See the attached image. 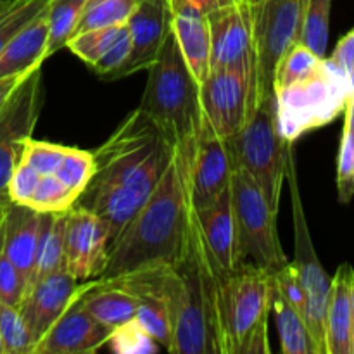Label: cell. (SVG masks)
<instances>
[{
    "instance_id": "32",
    "label": "cell",
    "mask_w": 354,
    "mask_h": 354,
    "mask_svg": "<svg viewBox=\"0 0 354 354\" xmlns=\"http://www.w3.org/2000/svg\"><path fill=\"white\" fill-rule=\"evenodd\" d=\"M322 61H324V57L317 55L310 47L297 41L280 59L279 68H277L275 73L273 90L283 88V86L290 85V83H296L299 80L306 78L311 73L317 71Z\"/></svg>"
},
{
    "instance_id": "14",
    "label": "cell",
    "mask_w": 354,
    "mask_h": 354,
    "mask_svg": "<svg viewBox=\"0 0 354 354\" xmlns=\"http://www.w3.org/2000/svg\"><path fill=\"white\" fill-rule=\"evenodd\" d=\"M111 239L97 214L82 206L69 207L64 228V272L78 282L99 279L107 265Z\"/></svg>"
},
{
    "instance_id": "43",
    "label": "cell",
    "mask_w": 354,
    "mask_h": 354,
    "mask_svg": "<svg viewBox=\"0 0 354 354\" xmlns=\"http://www.w3.org/2000/svg\"><path fill=\"white\" fill-rule=\"evenodd\" d=\"M328 59H330L337 68H341L346 75H349V71H351L354 66V30L346 33L344 37L337 41L334 52H332V55Z\"/></svg>"
},
{
    "instance_id": "35",
    "label": "cell",
    "mask_w": 354,
    "mask_h": 354,
    "mask_svg": "<svg viewBox=\"0 0 354 354\" xmlns=\"http://www.w3.org/2000/svg\"><path fill=\"white\" fill-rule=\"evenodd\" d=\"M47 6L48 0H14L12 7L0 17V52Z\"/></svg>"
},
{
    "instance_id": "39",
    "label": "cell",
    "mask_w": 354,
    "mask_h": 354,
    "mask_svg": "<svg viewBox=\"0 0 354 354\" xmlns=\"http://www.w3.org/2000/svg\"><path fill=\"white\" fill-rule=\"evenodd\" d=\"M270 277H272L273 287L282 294L283 299L290 306L296 308L303 315L304 320H306V294H304L303 286H301L299 275H297V270L294 266V263L289 261L279 272H275Z\"/></svg>"
},
{
    "instance_id": "33",
    "label": "cell",
    "mask_w": 354,
    "mask_h": 354,
    "mask_svg": "<svg viewBox=\"0 0 354 354\" xmlns=\"http://www.w3.org/2000/svg\"><path fill=\"white\" fill-rule=\"evenodd\" d=\"M0 337L3 354H33L35 339L17 306L0 303Z\"/></svg>"
},
{
    "instance_id": "48",
    "label": "cell",
    "mask_w": 354,
    "mask_h": 354,
    "mask_svg": "<svg viewBox=\"0 0 354 354\" xmlns=\"http://www.w3.org/2000/svg\"><path fill=\"white\" fill-rule=\"evenodd\" d=\"M12 3H14V0H0V17H2L3 14L10 9V7H12Z\"/></svg>"
},
{
    "instance_id": "21",
    "label": "cell",
    "mask_w": 354,
    "mask_h": 354,
    "mask_svg": "<svg viewBox=\"0 0 354 354\" xmlns=\"http://www.w3.org/2000/svg\"><path fill=\"white\" fill-rule=\"evenodd\" d=\"M196 216L213 261L223 273H232L241 265V258L230 187L213 204L196 211Z\"/></svg>"
},
{
    "instance_id": "38",
    "label": "cell",
    "mask_w": 354,
    "mask_h": 354,
    "mask_svg": "<svg viewBox=\"0 0 354 354\" xmlns=\"http://www.w3.org/2000/svg\"><path fill=\"white\" fill-rule=\"evenodd\" d=\"M107 344L116 353H156L159 346L142 330L137 322L131 320L114 328Z\"/></svg>"
},
{
    "instance_id": "29",
    "label": "cell",
    "mask_w": 354,
    "mask_h": 354,
    "mask_svg": "<svg viewBox=\"0 0 354 354\" xmlns=\"http://www.w3.org/2000/svg\"><path fill=\"white\" fill-rule=\"evenodd\" d=\"M86 0H48L47 59L64 48L75 37Z\"/></svg>"
},
{
    "instance_id": "18",
    "label": "cell",
    "mask_w": 354,
    "mask_h": 354,
    "mask_svg": "<svg viewBox=\"0 0 354 354\" xmlns=\"http://www.w3.org/2000/svg\"><path fill=\"white\" fill-rule=\"evenodd\" d=\"M80 283L64 270L35 279L24 290L19 311L35 339V346L45 332L64 313L75 296Z\"/></svg>"
},
{
    "instance_id": "50",
    "label": "cell",
    "mask_w": 354,
    "mask_h": 354,
    "mask_svg": "<svg viewBox=\"0 0 354 354\" xmlns=\"http://www.w3.org/2000/svg\"><path fill=\"white\" fill-rule=\"evenodd\" d=\"M348 80H349V90H351V93H354V66L351 71H349Z\"/></svg>"
},
{
    "instance_id": "16",
    "label": "cell",
    "mask_w": 354,
    "mask_h": 354,
    "mask_svg": "<svg viewBox=\"0 0 354 354\" xmlns=\"http://www.w3.org/2000/svg\"><path fill=\"white\" fill-rule=\"evenodd\" d=\"M127 26L130 33V55L113 80L127 78L144 69L147 71L154 64L171 30L168 0H138Z\"/></svg>"
},
{
    "instance_id": "3",
    "label": "cell",
    "mask_w": 354,
    "mask_h": 354,
    "mask_svg": "<svg viewBox=\"0 0 354 354\" xmlns=\"http://www.w3.org/2000/svg\"><path fill=\"white\" fill-rule=\"evenodd\" d=\"M182 290L171 313L173 342L169 353L220 354L218 349V286L228 275L216 266L204 242L192 207L187 251L176 263Z\"/></svg>"
},
{
    "instance_id": "7",
    "label": "cell",
    "mask_w": 354,
    "mask_h": 354,
    "mask_svg": "<svg viewBox=\"0 0 354 354\" xmlns=\"http://www.w3.org/2000/svg\"><path fill=\"white\" fill-rule=\"evenodd\" d=\"M270 273L241 263L218 286V349L220 354H244L249 339L268 325Z\"/></svg>"
},
{
    "instance_id": "17",
    "label": "cell",
    "mask_w": 354,
    "mask_h": 354,
    "mask_svg": "<svg viewBox=\"0 0 354 354\" xmlns=\"http://www.w3.org/2000/svg\"><path fill=\"white\" fill-rule=\"evenodd\" d=\"M113 328L99 324L80 301V289L64 313L37 342L33 354H86L109 342Z\"/></svg>"
},
{
    "instance_id": "2",
    "label": "cell",
    "mask_w": 354,
    "mask_h": 354,
    "mask_svg": "<svg viewBox=\"0 0 354 354\" xmlns=\"http://www.w3.org/2000/svg\"><path fill=\"white\" fill-rule=\"evenodd\" d=\"M194 151L196 147H175L154 192L111 244L99 279L123 275L147 263H180L187 251L192 216L189 169Z\"/></svg>"
},
{
    "instance_id": "4",
    "label": "cell",
    "mask_w": 354,
    "mask_h": 354,
    "mask_svg": "<svg viewBox=\"0 0 354 354\" xmlns=\"http://www.w3.org/2000/svg\"><path fill=\"white\" fill-rule=\"evenodd\" d=\"M147 73L138 107L165 131L176 149L196 147L204 121L199 82L190 73L171 30Z\"/></svg>"
},
{
    "instance_id": "11",
    "label": "cell",
    "mask_w": 354,
    "mask_h": 354,
    "mask_svg": "<svg viewBox=\"0 0 354 354\" xmlns=\"http://www.w3.org/2000/svg\"><path fill=\"white\" fill-rule=\"evenodd\" d=\"M41 102V66H37L24 76L0 116V197H7L10 175L23 159L28 140L33 137Z\"/></svg>"
},
{
    "instance_id": "41",
    "label": "cell",
    "mask_w": 354,
    "mask_h": 354,
    "mask_svg": "<svg viewBox=\"0 0 354 354\" xmlns=\"http://www.w3.org/2000/svg\"><path fill=\"white\" fill-rule=\"evenodd\" d=\"M38 182H40V173L21 159V162L10 175L9 185H7V197H9L10 203L28 206Z\"/></svg>"
},
{
    "instance_id": "45",
    "label": "cell",
    "mask_w": 354,
    "mask_h": 354,
    "mask_svg": "<svg viewBox=\"0 0 354 354\" xmlns=\"http://www.w3.org/2000/svg\"><path fill=\"white\" fill-rule=\"evenodd\" d=\"M28 73H24V75L6 76V78H0V116H2V113L6 111V107H7V104H9L10 97L14 95L16 88L19 86V83L23 82L24 76H26Z\"/></svg>"
},
{
    "instance_id": "13",
    "label": "cell",
    "mask_w": 354,
    "mask_h": 354,
    "mask_svg": "<svg viewBox=\"0 0 354 354\" xmlns=\"http://www.w3.org/2000/svg\"><path fill=\"white\" fill-rule=\"evenodd\" d=\"M207 21L211 31L209 68L244 73L256 86L252 3L248 0H235L230 6L207 14Z\"/></svg>"
},
{
    "instance_id": "42",
    "label": "cell",
    "mask_w": 354,
    "mask_h": 354,
    "mask_svg": "<svg viewBox=\"0 0 354 354\" xmlns=\"http://www.w3.org/2000/svg\"><path fill=\"white\" fill-rule=\"evenodd\" d=\"M24 280L10 259L3 254L0 244V303L19 306L24 296Z\"/></svg>"
},
{
    "instance_id": "19",
    "label": "cell",
    "mask_w": 354,
    "mask_h": 354,
    "mask_svg": "<svg viewBox=\"0 0 354 354\" xmlns=\"http://www.w3.org/2000/svg\"><path fill=\"white\" fill-rule=\"evenodd\" d=\"M66 48L90 66L100 78L111 82L130 55V33L127 24L93 28L76 33Z\"/></svg>"
},
{
    "instance_id": "30",
    "label": "cell",
    "mask_w": 354,
    "mask_h": 354,
    "mask_svg": "<svg viewBox=\"0 0 354 354\" xmlns=\"http://www.w3.org/2000/svg\"><path fill=\"white\" fill-rule=\"evenodd\" d=\"M137 3L138 0H86L76 33L93 28L127 24Z\"/></svg>"
},
{
    "instance_id": "52",
    "label": "cell",
    "mask_w": 354,
    "mask_h": 354,
    "mask_svg": "<svg viewBox=\"0 0 354 354\" xmlns=\"http://www.w3.org/2000/svg\"><path fill=\"white\" fill-rule=\"evenodd\" d=\"M248 2H251V3H256V2H258V0H248Z\"/></svg>"
},
{
    "instance_id": "24",
    "label": "cell",
    "mask_w": 354,
    "mask_h": 354,
    "mask_svg": "<svg viewBox=\"0 0 354 354\" xmlns=\"http://www.w3.org/2000/svg\"><path fill=\"white\" fill-rule=\"evenodd\" d=\"M171 31L190 73L201 83L211 69V31L207 14L196 9L171 10Z\"/></svg>"
},
{
    "instance_id": "25",
    "label": "cell",
    "mask_w": 354,
    "mask_h": 354,
    "mask_svg": "<svg viewBox=\"0 0 354 354\" xmlns=\"http://www.w3.org/2000/svg\"><path fill=\"white\" fill-rule=\"evenodd\" d=\"M47 7L0 52V78L24 75L47 59Z\"/></svg>"
},
{
    "instance_id": "23",
    "label": "cell",
    "mask_w": 354,
    "mask_h": 354,
    "mask_svg": "<svg viewBox=\"0 0 354 354\" xmlns=\"http://www.w3.org/2000/svg\"><path fill=\"white\" fill-rule=\"evenodd\" d=\"M80 301L99 324L113 330L135 320L137 301L133 294L111 279H92L80 283Z\"/></svg>"
},
{
    "instance_id": "37",
    "label": "cell",
    "mask_w": 354,
    "mask_h": 354,
    "mask_svg": "<svg viewBox=\"0 0 354 354\" xmlns=\"http://www.w3.org/2000/svg\"><path fill=\"white\" fill-rule=\"evenodd\" d=\"M69 147H66V145L35 140L31 137L28 140L26 149H24L23 161H26L40 175H48V173L57 171Z\"/></svg>"
},
{
    "instance_id": "6",
    "label": "cell",
    "mask_w": 354,
    "mask_h": 354,
    "mask_svg": "<svg viewBox=\"0 0 354 354\" xmlns=\"http://www.w3.org/2000/svg\"><path fill=\"white\" fill-rule=\"evenodd\" d=\"M351 90L348 75L324 57L317 71L275 90L280 133L289 142L332 123L346 109Z\"/></svg>"
},
{
    "instance_id": "51",
    "label": "cell",
    "mask_w": 354,
    "mask_h": 354,
    "mask_svg": "<svg viewBox=\"0 0 354 354\" xmlns=\"http://www.w3.org/2000/svg\"><path fill=\"white\" fill-rule=\"evenodd\" d=\"M0 354H3V348H2V337H0Z\"/></svg>"
},
{
    "instance_id": "47",
    "label": "cell",
    "mask_w": 354,
    "mask_h": 354,
    "mask_svg": "<svg viewBox=\"0 0 354 354\" xmlns=\"http://www.w3.org/2000/svg\"><path fill=\"white\" fill-rule=\"evenodd\" d=\"M9 197H0V232H2V223H3V216H6V209L7 204H9Z\"/></svg>"
},
{
    "instance_id": "5",
    "label": "cell",
    "mask_w": 354,
    "mask_h": 354,
    "mask_svg": "<svg viewBox=\"0 0 354 354\" xmlns=\"http://www.w3.org/2000/svg\"><path fill=\"white\" fill-rule=\"evenodd\" d=\"M225 144L230 154L232 169H244L258 183L270 207L279 213L287 156L292 142L286 140L280 133L275 95L259 100L244 127Z\"/></svg>"
},
{
    "instance_id": "10",
    "label": "cell",
    "mask_w": 354,
    "mask_h": 354,
    "mask_svg": "<svg viewBox=\"0 0 354 354\" xmlns=\"http://www.w3.org/2000/svg\"><path fill=\"white\" fill-rule=\"evenodd\" d=\"M286 178L289 182L290 201H292V223H294V266L299 275L301 286L306 294V325L313 341L315 353L327 354L325 351V317H327L328 294H330L332 279L322 266L311 241L304 214L301 190L297 185L296 165H294L292 149L287 156Z\"/></svg>"
},
{
    "instance_id": "9",
    "label": "cell",
    "mask_w": 354,
    "mask_h": 354,
    "mask_svg": "<svg viewBox=\"0 0 354 354\" xmlns=\"http://www.w3.org/2000/svg\"><path fill=\"white\" fill-rule=\"evenodd\" d=\"M304 10L306 0H258L252 3L258 104L265 97L275 95L277 68L286 52L301 41Z\"/></svg>"
},
{
    "instance_id": "46",
    "label": "cell",
    "mask_w": 354,
    "mask_h": 354,
    "mask_svg": "<svg viewBox=\"0 0 354 354\" xmlns=\"http://www.w3.org/2000/svg\"><path fill=\"white\" fill-rule=\"evenodd\" d=\"M346 120H344V133H348L349 137L353 138L354 142V93H351L348 99V102H346Z\"/></svg>"
},
{
    "instance_id": "40",
    "label": "cell",
    "mask_w": 354,
    "mask_h": 354,
    "mask_svg": "<svg viewBox=\"0 0 354 354\" xmlns=\"http://www.w3.org/2000/svg\"><path fill=\"white\" fill-rule=\"evenodd\" d=\"M337 192L342 204L349 203L354 196V142L344 131L337 156Z\"/></svg>"
},
{
    "instance_id": "20",
    "label": "cell",
    "mask_w": 354,
    "mask_h": 354,
    "mask_svg": "<svg viewBox=\"0 0 354 354\" xmlns=\"http://www.w3.org/2000/svg\"><path fill=\"white\" fill-rule=\"evenodd\" d=\"M41 228V213L30 206L9 203L3 216L0 244L28 287L35 268L38 237ZM26 290V289H24Z\"/></svg>"
},
{
    "instance_id": "12",
    "label": "cell",
    "mask_w": 354,
    "mask_h": 354,
    "mask_svg": "<svg viewBox=\"0 0 354 354\" xmlns=\"http://www.w3.org/2000/svg\"><path fill=\"white\" fill-rule=\"evenodd\" d=\"M203 114L223 140L234 137L258 106L256 86L244 73L211 69L199 83Z\"/></svg>"
},
{
    "instance_id": "27",
    "label": "cell",
    "mask_w": 354,
    "mask_h": 354,
    "mask_svg": "<svg viewBox=\"0 0 354 354\" xmlns=\"http://www.w3.org/2000/svg\"><path fill=\"white\" fill-rule=\"evenodd\" d=\"M66 213H41V228L38 237L37 256H35V279L50 273L64 270V228H66ZM28 283V286H30Z\"/></svg>"
},
{
    "instance_id": "49",
    "label": "cell",
    "mask_w": 354,
    "mask_h": 354,
    "mask_svg": "<svg viewBox=\"0 0 354 354\" xmlns=\"http://www.w3.org/2000/svg\"><path fill=\"white\" fill-rule=\"evenodd\" d=\"M351 310H353V342H354V280L351 286Z\"/></svg>"
},
{
    "instance_id": "15",
    "label": "cell",
    "mask_w": 354,
    "mask_h": 354,
    "mask_svg": "<svg viewBox=\"0 0 354 354\" xmlns=\"http://www.w3.org/2000/svg\"><path fill=\"white\" fill-rule=\"evenodd\" d=\"M232 161L227 144L204 118L189 169L190 204L196 211L213 204L230 187Z\"/></svg>"
},
{
    "instance_id": "8",
    "label": "cell",
    "mask_w": 354,
    "mask_h": 354,
    "mask_svg": "<svg viewBox=\"0 0 354 354\" xmlns=\"http://www.w3.org/2000/svg\"><path fill=\"white\" fill-rule=\"evenodd\" d=\"M230 192L241 263L254 265L273 275L289 263L277 232V213L244 169L232 171Z\"/></svg>"
},
{
    "instance_id": "31",
    "label": "cell",
    "mask_w": 354,
    "mask_h": 354,
    "mask_svg": "<svg viewBox=\"0 0 354 354\" xmlns=\"http://www.w3.org/2000/svg\"><path fill=\"white\" fill-rule=\"evenodd\" d=\"M330 9L332 0H306L301 44L310 47L320 57H327Z\"/></svg>"
},
{
    "instance_id": "1",
    "label": "cell",
    "mask_w": 354,
    "mask_h": 354,
    "mask_svg": "<svg viewBox=\"0 0 354 354\" xmlns=\"http://www.w3.org/2000/svg\"><path fill=\"white\" fill-rule=\"evenodd\" d=\"M173 152L171 140L140 107L92 152L93 175L76 206L102 220L111 244L154 192Z\"/></svg>"
},
{
    "instance_id": "26",
    "label": "cell",
    "mask_w": 354,
    "mask_h": 354,
    "mask_svg": "<svg viewBox=\"0 0 354 354\" xmlns=\"http://www.w3.org/2000/svg\"><path fill=\"white\" fill-rule=\"evenodd\" d=\"M270 299L272 306L270 311L275 313L277 328H279L280 348L283 354H317L315 353L313 341H311L310 330H308L306 320L303 315L290 306L282 294L273 287L272 277H270Z\"/></svg>"
},
{
    "instance_id": "22",
    "label": "cell",
    "mask_w": 354,
    "mask_h": 354,
    "mask_svg": "<svg viewBox=\"0 0 354 354\" xmlns=\"http://www.w3.org/2000/svg\"><path fill=\"white\" fill-rule=\"evenodd\" d=\"M354 270L342 263L332 277L325 317V351L327 354H354L351 286Z\"/></svg>"
},
{
    "instance_id": "44",
    "label": "cell",
    "mask_w": 354,
    "mask_h": 354,
    "mask_svg": "<svg viewBox=\"0 0 354 354\" xmlns=\"http://www.w3.org/2000/svg\"><path fill=\"white\" fill-rule=\"evenodd\" d=\"M234 2L235 0H168V6L169 10L196 9L203 14H209Z\"/></svg>"
},
{
    "instance_id": "28",
    "label": "cell",
    "mask_w": 354,
    "mask_h": 354,
    "mask_svg": "<svg viewBox=\"0 0 354 354\" xmlns=\"http://www.w3.org/2000/svg\"><path fill=\"white\" fill-rule=\"evenodd\" d=\"M133 297L137 301V310H135L137 325L159 348L169 351L173 342V325L168 304L151 294H133Z\"/></svg>"
},
{
    "instance_id": "36",
    "label": "cell",
    "mask_w": 354,
    "mask_h": 354,
    "mask_svg": "<svg viewBox=\"0 0 354 354\" xmlns=\"http://www.w3.org/2000/svg\"><path fill=\"white\" fill-rule=\"evenodd\" d=\"M55 175L80 197L93 175L92 152L69 147Z\"/></svg>"
},
{
    "instance_id": "34",
    "label": "cell",
    "mask_w": 354,
    "mask_h": 354,
    "mask_svg": "<svg viewBox=\"0 0 354 354\" xmlns=\"http://www.w3.org/2000/svg\"><path fill=\"white\" fill-rule=\"evenodd\" d=\"M78 196L55 173L40 175L37 189L28 206L40 213H62L73 207Z\"/></svg>"
}]
</instances>
